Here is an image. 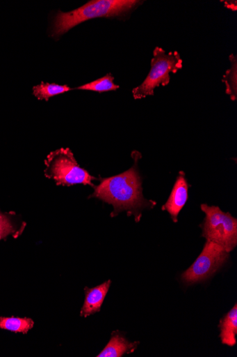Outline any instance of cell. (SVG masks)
Listing matches in <instances>:
<instances>
[{
	"mask_svg": "<svg viewBox=\"0 0 237 357\" xmlns=\"http://www.w3.org/2000/svg\"><path fill=\"white\" fill-rule=\"evenodd\" d=\"M114 80L115 77L111 74H108L104 77L77 87L76 89L92 91L99 93L115 91L120 88V86L115 84Z\"/></svg>",
	"mask_w": 237,
	"mask_h": 357,
	"instance_id": "14",
	"label": "cell"
},
{
	"mask_svg": "<svg viewBox=\"0 0 237 357\" xmlns=\"http://www.w3.org/2000/svg\"><path fill=\"white\" fill-rule=\"evenodd\" d=\"M219 328L220 329V339L223 344L234 347L236 344L237 335V305L234 307L220 319Z\"/></svg>",
	"mask_w": 237,
	"mask_h": 357,
	"instance_id": "10",
	"label": "cell"
},
{
	"mask_svg": "<svg viewBox=\"0 0 237 357\" xmlns=\"http://www.w3.org/2000/svg\"><path fill=\"white\" fill-rule=\"evenodd\" d=\"M139 342L131 343L120 333H113V337L106 348L97 357H122L125 354H131L137 349Z\"/></svg>",
	"mask_w": 237,
	"mask_h": 357,
	"instance_id": "9",
	"label": "cell"
},
{
	"mask_svg": "<svg viewBox=\"0 0 237 357\" xmlns=\"http://www.w3.org/2000/svg\"><path fill=\"white\" fill-rule=\"evenodd\" d=\"M93 188L94 192L90 197L112 205L114 207L113 217L125 211L129 215H133L138 222L143 209L156 205L154 202H149L143 197L137 163L122 174L101 180L98 185Z\"/></svg>",
	"mask_w": 237,
	"mask_h": 357,
	"instance_id": "1",
	"label": "cell"
},
{
	"mask_svg": "<svg viewBox=\"0 0 237 357\" xmlns=\"http://www.w3.org/2000/svg\"><path fill=\"white\" fill-rule=\"evenodd\" d=\"M16 231L15 225L11 218L0 212V241L6 238Z\"/></svg>",
	"mask_w": 237,
	"mask_h": 357,
	"instance_id": "15",
	"label": "cell"
},
{
	"mask_svg": "<svg viewBox=\"0 0 237 357\" xmlns=\"http://www.w3.org/2000/svg\"><path fill=\"white\" fill-rule=\"evenodd\" d=\"M201 209L206 213L204 222L200 225L202 237L228 252L232 251L237 245V220L218 206L202 204Z\"/></svg>",
	"mask_w": 237,
	"mask_h": 357,
	"instance_id": "5",
	"label": "cell"
},
{
	"mask_svg": "<svg viewBox=\"0 0 237 357\" xmlns=\"http://www.w3.org/2000/svg\"><path fill=\"white\" fill-rule=\"evenodd\" d=\"M151 61V70L144 82L132 90L134 100H142L154 94L159 86H165L171 81V74H177L183 68V59L178 52H166L156 47Z\"/></svg>",
	"mask_w": 237,
	"mask_h": 357,
	"instance_id": "4",
	"label": "cell"
},
{
	"mask_svg": "<svg viewBox=\"0 0 237 357\" xmlns=\"http://www.w3.org/2000/svg\"><path fill=\"white\" fill-rule=\"evenodd\" d=\"M188 199V185L185 174L181 172L172 192L162 210L171 215L172 220L178 222V216Z\"/></svg>",
	"mask_w": 237,
	"mask_h": 357,
	"instance_id": "7",
	"label": "cell"
},
{
	"mask_svg": "<svg viewBox=\"0 0 237 357\" xmlns=\"http://www.w3.org/2000/svg\"><path fill=\"white\" fill-rule=\"evenodd\" d=\"M111 285V280L93 288L85 287V302L81 316L88 317L100 311Z\"/></svg>",
	"mask_w": 237,
	"mask_h": 357,
	"instance_id": "8",
	"label": "cell"
},
{
	"mask_svg": "<svg viewBox=\"0 0 237 357\" xmlns=\"http://www.w3.org/2000/svg\"><path fill=\"white\" fill-rule=\"evenodd\" d=\"M231 66L222 77V82L225 84L226 93L230 96L231 101L237 99V58L234 54L229 56Z\"/></svg>",
	"mask_w": 237,
	"mask_h": 357,
	"instance_id": "13",
	"label": "cell"
},
{
	"mask_svg": "<svg viewBox=\"0 0 237 357\" xmlns=\"http://www.w3.org/2000/svg\"><path fill=\"white\" fill-rule=\"evenodd\" d=\"M229 252L218 244L208 241L193 264L181 275L187 285L204 281L212 277L227 261Z\"/></svg>",
	"mask_w": 237,
	"mask_h": 357,
	"instance_id": "6",
	"label": "cell"
},
{
	"mask_svg": "<svg viewBox=\"0 0 237 357\" xmlns=\"http://www.w3.org/2000/svg\"><path fill=\"white\" fill-rule=\"evenodd\" d=\"M45 176L56 182L57 185L71 186L77 184L91 185L96 178L78 164L69 148L51 152L45 160Z\"/></svg>",
	"mask_w": 237,
	"mask_h": 357,
	"instance_id": "3",
	"label": "cell"
},
{
	"mask_svg": "<svg viewBox=\"0 0 237 357\" xmlns=\"http://www.w3.org/2000/svg\"><path fill=\"white\" fill-rule=\"evenodd\" d=\"M141 4L137 0H95L71 12L59 11L54 20L52 37L58 38L90 20L124 16Z\"/></svg>",
	"mask_w": 237,
	"mask_h": 357,
	"instance_id": "2",
	"label": "cell"
},
{
	"mask_svg": "<svg viewBox=\"0 0 237 357\" xmlns=\"http://www.w3.org/2000/svg\"><path fill=\"white\" fill-rule=\"evenodd\" d=\"M35 322L30 318L0 317V329L15 333L27 334L33 327Z\"/></svg>",
	"mask_w": 237,
	"mask_h": 357,
	"instance_id": "11",
	"label": "cell"
},
{
	"mask_svg": "<svg viewBox=\"0 0 237 357\" xmlns=\"http://www.w3.org/2000/svg\"><path fill=\"white\" fill-rule=\"evenodd\" d=\"M72 88L67 85H58L57 84L45 83L42 82L40 85L33 87V94L39 100L49 101L51 97L70 91Z\"/></svg>",
	"mask_w": 237,
	"mask_h": 357,
	"instance_id": "12",
	"label": "cell"
}]
</instances>
